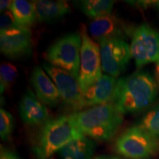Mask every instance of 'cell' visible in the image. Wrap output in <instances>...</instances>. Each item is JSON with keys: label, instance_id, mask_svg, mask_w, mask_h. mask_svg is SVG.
I'll return each instance as SVG.
<instances>
[{"label": "cell", "instance_id": "6da1fadb", "mask_svg": "<svg viewBox=\"0 0 159 159\" xmlns=\"http://www.w3.org/2000/svg\"><path fill=\"white\" fill-rule=\"evenodd\" d=\"M159 88L156 79L144 71H137L118 79L111 104L122 114H134L148 109L156 100Z\"/></svg>", "mask_w": 159, "mask_h": 159}, {"label": "cell", "instance_id": "7a4b0ae2", "mask_svg": "<svg viewBox=\"0 0 159 159\" xmlns=\"http://www.w3.org/2000/svg\"><path fill=\"white\" fill-rule=\"evenodd\" d=\"M69 116L81 134L102 142L114 138L124 121L123 114L111 103L84 109Z\"/></svg>", "mask_w": 159, "mask_h": 159}, {"label": "cell", "instance_id": "3957f363", "mask_svg": "<svg viewBox=\"0 0 159 159\" xmlns=\"http://www.w3.org/2000/svg\"><path fill=\"white\" fill-rule=\"evenodd\" d=\"M83 136L69 115L49 119L38 131L33 152L36 159H48L66 144Z\"/></svg>", "mask_w": 159, "mask_h": 159}, {"label": "cell", "instance_id": "277c9868", "mask_svg": "<svg viewBox=\"0 0 159 159\" xmlns=\"http://www.w3.org/2000/svg\"><path fill=\"white\" fill-rule=\"evenodd\" d=\"M114 149L128 159H151L159 154V138L138 125H134L117 137Z\"/></svg>", "mask_w": 159, "mask_h": 159}, {"label": "cell", "instance_id": "5b68a950", "mask_svg": "<svg viewBox=\"0 0 159 159\" xmlns=\"http://www.w3.org/2000/svg\"><path fill=\"white\" fill-rule=\"evenodd\" d=\"M81 46L80 33H69L57 39L49 47L46 58L50 64L68 71L78 80Z\"/></svg>", "mask_w": 159, "mask_h": 159}, {"label": "cell", "instance_id": "8992f818", "mask_svg": "<svg viewBox=\"0 0 159 159\" xmlns=\"http://www.w3.org/2000/svg\"><path fill=\"white\" fill-rule=\"evenodd\" d=\"M82 46L78 82L83 92L88 90L102 77V60L99 45L91 39L85 27L80 31Z\"/></svg>", "mask_w": 159, "mask_h": 159}, {"label": "cell", "instance_id": "52a82bcc", "mask_svg": "<svg viewBox=\"0 0 159 159\" xmlns=\"http://www.w3.org/2000/svg\"><path fill=\"white\" fill-rule=\"evenodd\" d=\"M43 68L56 85L66 108L73 113L84 110L83 92L78 80L68 71L49 63H43Z\"/></svg>", "mask_w": 159, "mask_h": 159}, {"label": "cell", "instance_id": "ba28073f", "mask_svg": "<svg viewBox=\"0 0 159 159\" xmlns=\"http://www.w3.org/2000/svg\"><path fill=\"white\" fill-rule=\"evenodd\" d=\"M137 68L159 60V32L148 24L134 29L130 45Z\"/></svg>", "mask_w": 159, "mask_h": 159}, {"label": "cell", "instance_id": "9c48e42d", "mask_svg": "<svg viewBox=\"0 0 159 159\" xmlns=\"http://www.w3.org/2000/svg\"><path fill=\"white\" fill-rule=\"evenodd\" d=\"M102 68L108 75L116 77L126 70L132 55L130 45L122 39H111L99 42Z\"/></svg>", "mask_w": 159, "mask_h": 159}, {"label": "cell", "instance_id": "30bf717a", "mask_svg": "<svg viewBox=\"0 0 159 159\" xmlns=\"http://www.w3.org/2000/svg\"><path fill=\"white\" fill-rule=\"evenodd\" d=\"M33 49L32 33L29 28L0 33L1 52L9 59H19L28 56Z\"/></svg>", "mask_w": 159, "mask_h": 159}, {"label": "cell", "instance_id": "8fae6325", "mask_svg": "<svg viewBox=\"0 0 159 159\" xmlns=\"http://www.w3.org/2000/svg\"><path fill=\"white\" fill-rule=\"evenodd\" d=\"M89 32L95 41L122 39L128 33V27L115 14L98 18L89 25Z\"/></svg>", "mask_w": 159, "mask_h": 159}, {"label": "cell", "instance_id": "7c38bea8", "mask_svg": "<svg viewBox=\"0 0 159 159\" xmlns=\"http://www.w3.org/2000/svg\"><path fill=\"white\" fill-rule=\"evenodd\" d=\"M19 116L25 124L30 126L43 125L49 119V111L30 89H27L19 105Z\"/></svg>", "mask_w": 159, "mask_h": 159}, {"label": "cell", "instance_id": "4fadbf2b", "mask_svg": "<svg viewBox=\"0 0 159 159\" xmlns=\"http://www.w3.org/2000/svg\"><path fill=\"white\" fill-rule=\"evenodd\" d=\"M118 80L103 75L94 85L83 93L84 108L111 103L114 97Z\"/></svg>", "mask_w": 159, "mask_h": 159}, {"label": "cell", "instance_id": "5bb4252c", "mask_svg": "<svg viewBox=\"0 0 159 159\" xmlns=\"http://www.w3.org/2000/svg\"><path fill=\"white\" fill-rule=\"evenodd\" d=\"M30 83L35 95L41 102L49 107H55L61 100L56 85L40 66H35L30 75Z\"/></svg>", "mask_w": 159, "mask_h": 159}, {"label": "cell", "instance_id": "9a60e30c", "mask_svg": "<svg viewBox=\"0 0 159 159\" xmlns=\"http://www.w3.org/2000/svg\"><path fill=\"white\" fill-rule=\"evenodd\" d=\"M37 20L42 22H51L70 13L71 8L66 1H33Z\"/></svg>", "mask_w": 159, "mask_h": 159}, {"label": "cell", "instance_id": "2e32d148", "mask_svg": "<svg viewBox=\"0 0 159 159\" xmlns=\"http://www.w3.org/2000/svg\"><path fill=\"white\" fill-rule=\"evenodd\" d=\"M95 148L94 141L83 136L66 144L57 153L61 159H92Z\"/></svg>", "mask_w": 159, "mask_h": 159}, {"label": "cell", "instance_id": "e0dca14e", "mask_svg": "<svg viewBox=\"0 0 159 159\" xmlns=\"http://www.w3.org/2000/svg\"><path fill=\"white\" fill-rule=\"evenodd\" d=\"M10 11L20 27L29 28L37 20L33 3L25 0L12 1Z\"/></svg>", "mask_w": 159, "mask_h": 159}, {"label": "cell", "instance_id": "ac0fdd59", "mask_svg": "<svg viewBox=\"0 0 159 159\" xmlns=\"http://www.w3.org/2000/svg\"><path fill=\"white\" fill-rule=\"evenodd\" d=\"M77 2L81 11L94 20L111 14L114 4V1L108 0H84Z\"/></svg>", "mask_w": 159, "mask_h": 159}, {"label": "cell", "instance_id": "d6986e66", "mask_svg": "<svg viewBox=\"0 0 159 159\" xmlns=\"http://www.w3.org/2000/svg\"><path fill=\"white\" fill-rule=\"evenodd\" d=\"M138 125L159 138V104L150 109L139 120Z\"/></svg>", "mask_w": 159, "mask_h": 159}, {"label": "cell", "instance_id": "ffe728a7", "mask_svg": "<svg viewBox=\"0 0 159 159\" xmlns=\"http://www.w3.org/2000/svg\"><path fill=\"white\" fill-rule=\"evenodd\" d=\"M18 71L16 67L10 63H2L0 66V85L1 94L6 91L11 90L16 79Z\"/></svg>", "mask_w": 159, "mask_h": 159}, {"label": "cell", "instance_id": "44dd1931", "mask_svg": "<svg viewBox=\"0 0 159 159\" xmlns=\"http://www.w3.org/2000/svg\"><path fill=\"white\" fill-rule=\"evenodd\" d=\"M14 128V117L5 109L1 108L0 110V136H1L2 140H8L13 134Z\"/></svg>", "mask_w": 159, "mask_h": 159}, {"label": "cell", "instance_id": "7402d4cb", "mask_svg": "<svg viewBox=\"0 0 159 159\" xmlns=\"http://www.w3.org/2000/svg\"><path fill=\"white\" fill-rule=\"evenodd\" d=\"M23 27H20L10 11L4 12L0 16V30L2 33L16 30Z\"/></svg>", "mask_w": 159, "mask_h": 159}, {"label": "cell", "instance_id": "603a6c76", "mask_svg": "<svg viewBox=\"0 0 159 159\" xmlns=\"http://www.w3.org/2000/svg\"><path fill=\"white\" fill-rule=\"evenodd\" d=\"M0 159H21L14 151L1 146L0 151Z\"/></svg>", "mask_w": 159, "mask_h": 159}, {"label": "cell", "instance_id": "cb8c5ba5", "mask_svg": "<svg viewBox=\"0 0 159 159\" xmlns=\"http://www.w3.org/2000/svg\"><path fill=\"white\" fill-rule=\"evenodd\" d=\"M156 1H137V2H132L134 5H136L138 7H141L142 8H148L150 7L151 5H155Z\"/></svg>", "mask_w": 159, "mask_h": 159}, {"label": "cell", "instance_id": "d4e9b609", "mask_svg": "<svg viewBox=\"0 0 159 159\" xmlns=\"http://www.w3.org/2000/svg\"><path fill=\"white\" fill-rule=\"evenodd\" d=\"M11 4L12 1H10V0H2L0 2V11H1V13H2V12L4 13V12L8 11V9L10 10Z\"/></svg>", "mask_w": 159, "mask_h": 159}, {"label": "cell", "instance_id": "484cf974", "mask_svg": "<svg viewBox=\"0 0 159 159\" xmlns=\"http://www.w3.org/2000/svg\"><path fill=\"white\" fill-rule=\"evenodd\" d=\"M92 159H124L119 157L114 156H106V155H102V156H98L94 157Z\"/></svg>", "mask_w": 159, "mask_h": 159}, {"label": "cell", "instance_id": "4316f807", "mask_svg": "<svg viewBox=\"0 0 159 159\" xmlns=\"http://www.w3.org/2000/svg\"><path fill=\"white\" fill-rule=\"evenodd\" d=\"M155 77H156V80L157 84L158 85L159 88V60L156 62V69H155Z\"/></svg>", "mask_w": 159, "mask_h": 159}, {"label": "cell", "instance_id": "83f0119b", "mask_svg": "<svg viewBox=\"0 0 159 159\" xmlns=\"http://www.w3.org/2000/svg\"><path fill=\"white\" fill-rule=\"evenodd\" d=\"M154 6L156 7L157 11H158V12L159 13V1H156V4H155Z\"/></svg>", "mask_w": 159, "mask_h": 159}]
</instances>
